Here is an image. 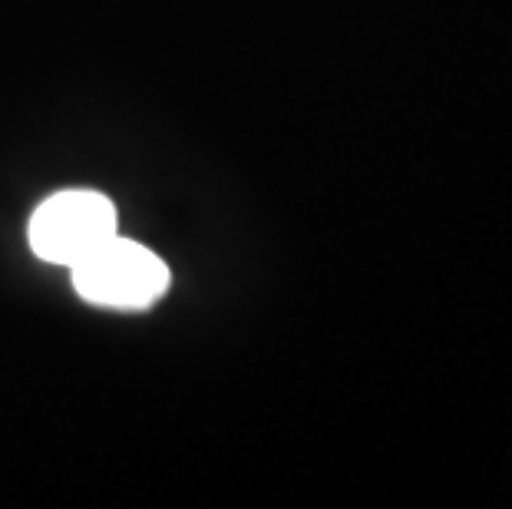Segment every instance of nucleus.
Listing matches in <instances>:
<instances>
[{
	"instance_id": "obj_2",
	"label": "nucleus",
	"mask_w": 512,
	"mask_h": 509,
	"mask_svg": "<svg viewBox=\"0 0 512 509\" xmlns=\"http://www.w3.org/2000/svg\"><path fill=\"white\" fill-rule=\"evenodd\" d=\"M116 232V209L100 192H57L30 219V248L37 258L73 268L110 242Z\"/></svg>"
},
{
	"instance_id": "obj_1",
	"label": "nucleus",
	"mask_w": 512,
	"mask_h": 509,
	"mask_svg": "<svg viewBox=\"0 0 512 509\" xmlns=\"http://www.w3.org/2000/svg\"><path fill=\"white\" fill-rule=\"evenodd\" d=\"M70 272L76 295L83 301L119 311L152 308L169 291L172 281L166 262L156 252L123 235H113L93 255L76 262Z\"/></svg>"
}]
</instances>
